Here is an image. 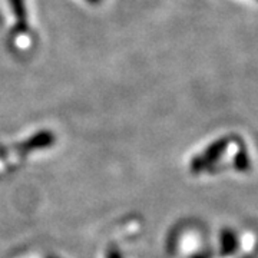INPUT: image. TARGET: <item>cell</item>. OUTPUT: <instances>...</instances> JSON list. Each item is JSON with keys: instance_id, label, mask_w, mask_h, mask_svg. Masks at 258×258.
<instances>
[{"instance_id": "2", "label": "cell", "mask_w": 258, "mask_h": 258, "mask_svg": "<svg viewBox=\"0 0 258 258\" xmlns=\"http://www.w3.org/2000/svg\"><path fill=\"white\" fill-rule=\"evenodd\" d=\"M238 237L237 234L230 228H224L221 231V241H220V251L222 257L232 255L238 249Z\"/></svg>"}, {"instance_id": "5", "label": "cell", "mask_w": 258, "mask_h": 258, "mask_svg": "<svg viewBox=\"0 0 258 258\" xmlns=\"http://www.w3.org/2000/svg\"><path fill=\"white\" fill-rule=\"evenodd\" d=\"M53 142V135L50 132H40L37 134L36 137L30 139L28 142V145L30 148H36V147H47Z\"/></svg>"}, {"instance_id": "4", "label": "cell", "mask_w": 258, "mask_h": 258, "mask_svg": "<svg viewBox=\"0 0 258 258\" xmlns=\"http://www.w3.org/2000/svg\"><path fill=\"white\" fill-rule=\"evenodd\" d=\"M234 165H235V168H237L238 171H241V172H247L249 168H251L248 152H247V149H245L244 145L237 151L235 158H234Z\"/></svg>"}, {"instance_id": "6", "label": "cell", "mask_w": 258, "mask_h": 258, "mask_svg": "<svg viewBox=\"0 0 258 258\" xmlns=\"http://www.w3.org/2000/svg\"><path fill=\"white\" fill-rule=\"evenodd\" d=\"M88 3H91V5H99L102 0H86Z\"/></svg>"}, {"instance_id": "1", "label": "cell", "mask_w": 258, "mask_h": 258, "mask_svg": "<svg viewBox=\"0 0 258 258\" xmlns=\"http://www.w3.org/2000/svg\"><path fill=\"white\" fill-rule=\"evenodd\" d=\"M230 144L231 139L228 137H224V138L217 139L215 142H212L203 154H200L198 157H195L191 161V171L198 174V172H203L208 166H211L212 164H215L224 155V152L230 147Z\"/></svg>"}, {"instance_id": "3", "label": "cell", "mask_w": 258, "mask_h": 258, "mask_svg": "<svg viewBox=\"0 0 258 258\" xmlns=\"http://www.w3.org/2000/svg\"><path fill=\"white\" fill-rule=\"evenodd\" d=\"M12 12L16 18V29L20 32L28 30V12L25 0H9Z\"/></svg>"}]
</instances>
